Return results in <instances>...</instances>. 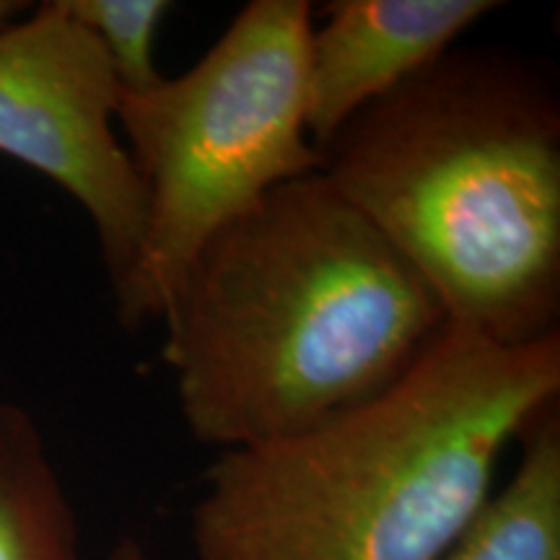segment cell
I'll return each mask as SVG.
<instances>
[{
	"label": "cell",
	"mask_w": 560,
	"mask_h": 560,
	"mask_svg": "<svg viewBox=\"0 0 560 560\" xmlns=\"http://www.w3.org/2000/svg\"><path fill=\"white\" fill-rule=\"evenodd\" d=\"M159 319L179 416L221 454L376 400L450 327L423 278L322 172L215 231Z\"/></svg>",
	"instance_id": "obj_1"
},
{
	"label": "cell",
	"mask_w": 560,
	"mask_h": 560,
	"mask_svg": "<svg viewBox=\"0 0 560 560\" xmlns=\"http://www.w3.org/2000/svg\"><path fill=\"white\" fill-rule=\"evenodd\" d=\"M560 397V332L501 346L450 325L410 374L296 436L223 452L190 511L195 560H439L503 450Z\"/></svg>",
	"instance_id": "obj_2"
},
{
	"label": "cell",
	"mask_w": 560,
	"mask_h": 560,
	"mask_svg": "<svg viewBox=\"0 0 560 560\" xmlns=\"http://www.w3.org/2000/svg\"><path fill=\"white\" fill-rule=\"evenodd\" d=\"M319 153L450 325L501 346L560 332V100L535 62L450 50Z\"/></svg>",
	"instance_id": "obj_3"
},
{
	"label": "cell",
	"mask_w": 560,
	"mask_h": 560,
	"mask_svg": "<svg viewBox=\"0 0 560 560\" xmlns=\"http://www.w3.org/2000/svg\"><path fill=\"white\" fill-rule=\"evenodd\" d=\"M306 0H249L177 79L122 94L117 130L145 192V231L117 319H159L215 231L285 182L322 170L306 128Z\"/></svg>",
	"instance_id": "obj_4"
},
{
	"label": "cell",
	"mask_w": 560,
	"mask_h": 560,
	"mask_svg": "<svg viewBox=\"0 0 560 560\" xmlns=\"http://www.w3.org/2000/svg\"><path fill=\"white\" fill-rule=\"evenodd\" d=\"M122 89L66 0L0 30V153L62 187L96 231L112 293L130 278L145 192L117 130Z\"/></svg>",
	"instance_id": "obj_5"
},
{
	"label": "cell",
	"mask_w": 560,
	"mask_h": 560,
	"mask_svg": "<svg viewBox=\"0 0 560 560\" xmlns=\"http://www.w3.org/2000/svg\"><path fill=\"white\" fill-rule=\"evenodd\" d=\"M493 0H335L306 47V128L322 145L389 91L431 68Z\"/></svg>",
	"instance_id": "obj_6"
},
{
	"label": "cell",
	"mask_w": 560,
	"mask_h": 560,
	"mask_svg": "<svg viewBox=\"0 0 560 560\" xmlns=\"http://www.w3.org/2000/svg\"><path fill=\"white\" fill-rule=\"evenodd\" d=\"M511 480L493 490L465 535L439 560H560V412H537L522 431Z\"/></svg>",
	"instance_id": "obj_7"
},
{
	"label": "cell",
	"mask_w": 560,
	"mask_h": 560,
	"mask_svg": "<svg viewBox=\"0 0 560 560\" xmlns=\"http://www.w3.org/2000/svg\"><path fill=\"white\" fill-rule=\"evenodd\" d=\"M0 560H81L79 522L45 439L13 402H0Z\"/></svg>",
	"instance_id": "obj_8"
},
{
	"label": "cell",
	"mask_w": 560,
	"mask_h": 560,
	"mask_svg": "<svg viewBox=\"0 0 560 560\" xmlns=\"http://www.w3.org/2000/svg\"><path fill=\"white\" fill-rule=\"evenodd\" d=\"M79 24L94 34L107 55L122 94H138L164 79L156 42L174 5L166 0H66Z\"/></svg>",
	"instance_id": "obj_9"
},
{
	"label": "cell",
	"mask_w": 560,
	"mask_h": 560,
	"mask_svg": "<svg viewBox=\"0 0 560 560\" xmlns=\"http://www.w3.org/2000/svg\"><path fill=\"white\" fill-rule=\"evenodd\" d=\"M104 560H149V556H145V550L140 548L138 540L125 537V540H120L109 550V556Z\"/></svg>",
	"instance_id": "obj_10"
},
{
	"label": "cell",
	"mask_w": 560,
	"mask_h": 560,
	"mask_svg": "<svg viewBox=\"0 0 560 560\" xmlns=\"http://www.w3.org/2000/svg\"><path fill=\"white\" fill-rule=\"evenodd\" d=\"M21 9H24V3H9V0H0V30L9 26L11 21L19 16Z\"/></svg>",
	"instance_id": "obj_11"
}]
</instances>
